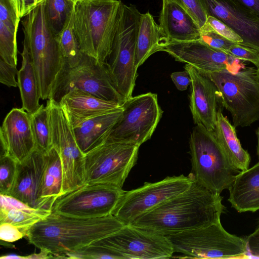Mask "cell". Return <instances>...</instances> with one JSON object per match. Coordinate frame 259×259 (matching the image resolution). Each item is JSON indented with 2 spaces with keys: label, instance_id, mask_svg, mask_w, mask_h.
Segmentation results:
<instances>
[{
  "label": "cell",
  "instance_id": "6da1fadb",
  "mask_svg": "<svg viewBox=\"0 0 259 259\" xmlns=\"http://www.w3.org/2000/svg\"><path fill=\"white\" fill-rule=\"evenodd\" d=\"M223 197L194 180L177 196L136 218L131 224L164 236L205 227L220 221Z\"/></svg>",
  "mask_w": 259,
  "mask_h": 259
},
{
  "label": "cell",
  "instance_id": "7a4b0ae2",
  "mask_svg": "<svg viewBox=\"0 0 259 259\" xmlns=\"http://www.w3.org/2000/svg\"><path fill=\"white\" fill-rule=\"evenodd\" d=\"M124 226L113 215L81 219L52 212L32 226L26 237L30 244L59 258L110 235Z\"/></svg>",
  "mask_w": 259,
  "mask_h": 259
},
{
  "label": "cell",
  "instance_id": "3957f363",
  "mask_svg": "<svg viewBox=\"0 0 259 259\" xmlns=\"http://www.w3.org/2000/svg\"><path fill=\"white\" fill-rule=\"evenodd\" d=\"M21 21L23 44L30 54L39 88L40 99H50L64 60L56 33L49 21L45 1L29 11Z\"/></svg>",
  "mask_w": 259,
  "mask_h": 259
},
{
  "label": "cell",
  "instance_id": "277c9868",
  "mask_svg": "<svg viewBox=\"0 0 259 259\" xmlns=\"http://www.w3.org/2000/svg\"><path fill=\"white\" fill-rule=\"evenodd\" d=\"M122 2L83 0L74 3V31L82 52L105 64L110 55Z\"/></svg>",
  "mask_w": 259,
  "mask_h": 259
},
{
  "label": "cell",
  "instance_id": "5b68a950",
  "mask_svg": "<svg viewBox=\"0 0 259 259\" xmlns=\"http://www.w3.org/2000/svg\"><path fill=\"white\" fill-rule=\"evenodd\" d=\"M189 147L192 165L190 173L194 180L219 194L229 189L241 171L234 166L214 131L196 125L191 133Z\"/></svg>",
  "mask_w": 259,
  "mask_h": 259
},
{
  "label": "cell",
  "instance_id": "8992f818",
  "mask_svg": "<svg viewBox=\"0 0 259 259\" xmlns=\"http://www.w3.org/2000/svg\"><path fill=\"white\" fill-rule=\"evenodd\" d=\"M140 15L135 5L121 3L111 52L106 62L112 81L125 100L132 97L138 76L136 53Z\"/></svg>",
  "mask_w": 259,
  "mask_h": 259
},
{
  "label": "cell",
  "instance_id": "52a82bcc",
  "mask_svg": "<svg viewBox=\"0 0 259 259\" xmlns=\"http://www.w3.org/2000/svg\"><path fill=\"white\" fill-rule=\"evenodd\" d=\"M202 74L215 85L220 102L230 112L235 127L250 126L259 120V81L256 69L249 67L236 72L222 70Z\"/></svg>",
  "mask_w": 259,
  "mask_h": 259
},
{
  "label": "cell",
  "instance_id": "ba28073f",
  "mask_svg": "<svg viewBox=\"0 0 259 259\" xmlns=\"http://www.w3.org/2000/svg\"><path fill=\"white\" fill-rule=\"evenodd\" d=\"M182 258H247L246 239L230 234L221 222L166 236Z\"/></svg>",
  "mask_w": 259,
  "mask_h": 259
},
{
  "label": "cell",
  "instance_id": "9c48e42d",
  "mask_svg": "<svg viewBox=\"0 0 259 259\" xmlns=\"http://www.w3.org/2000/svg\"><path fill=\"white\" fill-rule=\"evenodd\" d=\"M139 147L105 140L84 154L83 185L102 184L122 188L137 162Z\"/></svg>",
  "mask_w": 259,
  "mask_h": 259
},
{
  "label": "cell",
  "instance_id": "30bf717a",
  "mask_svg": "<svg viewBox=\"0 0 259 259\" xmlns=\"http://www.w3.org/2000/svg\"><path fill=\"white\" fill-rule=\"evenodd\" d=\"M121 105V116L105 140L140 147L150 139L162 117L157 96L149 92L132 96Z\"/></svg>",
  "mask_w": 259,
  "mask_h": 259
},
{
  "label": "cell",
  "instance_id": "8fae6325",
  "mask_svg": "<svg viewBox=\"0 0 259 259\" xmlns=\"http://www.w3.org/2000/svg\"><path fill=\"white\" fill-rule=\"evenodd\" d=\"M73 89L121 105L125 101L115 88L106 63H100L84 54L79 64L74 67L63 63L50 99L59 102Z\"/></svg>",
  "mask_w": 259,
  "mask_h": 259
},
{
  "label": "cell",
  "instance_id": "7c38bea8",
  "mask_svg": "<svg viewBox=\"0 0 259 259\" xmlns=\"http://www.w3.org/2000/svg\"><path fill=\"white\" fill-rule=\"evenodd\" d=\"M49 115L52 147L58 152L62 165V195L84 184V155L76 143L72 126L59 102L47 103Z\"/></svg>",
  "mask_w": 259,
  "mask_h": 259
},
{
  "label": "cell",
  "instance_id": "4fadbf2b",
  "mask_svg": "<svg viewBox=\"0 0 259 259\" xmlns=\"http://www.w3.org/2000/svg\"><path fill=\"white\" fill-rule=\"evenodd\" d=\"M125 192L122 188L111 185H83L59 197L52 212L81 219L113 215Z\"/></svg>",
  "mask_w": 259,
  "mask_h": 259
},
{
  "label": "cell",
  "instance_id": "5bb4252c",
  "mask_svg": "<svg viewBox=\"0 0 259 259\" xmlns=\"http://www.w3.org/2000/svg\"><path fill=\"white\" fill-rule=\"evenodd\" d=\"M194 178L167 177L154 183H145L137 189L125 191L113 215L123 225L132 224L141 215L188 189Z\"/></svg>",
  "mask_w": 259,
  "mask_h": 259
},
{
  "label": "cell",
  "instance_id": "9a60e30c",
  "mask_svg": "<svg viewBox=\"0 0 259 259\" xmlns=\"http://www.w3.org/2000/svg\"><path fill=\"white\" fill-rule=\"evenodd\" d=\"M97 242L124 259L169 258L174 253L167 238L154 231L132 224Z\"/></svg>",
  "mask_w": 259,
  "mask_h": 259
},
{
  "label": "cell",
  "instance_id": "2e32d148",
  "mask_svg": "<svg viewBox=\"0 0 259 259\" xmlns=\"http://www.w3.org/2000/svg\"><path fill=\"white\" fill-rule=\"evenodd\" d=\"M161 51L167 53L177 61L190 65L202 73L222 70L236 72L242 68L239 60L210 47L200 39L171 40Z\"/></svg>",
  "mask_w": 259,
  "mask_h": 259
},
{
  "label": "cell",
  "instance_id": "e0dca14e",
  "mask_svg": "<svg viewBox=\"0 0 259 259\" xmlns=\"http://www.w3.org/2000/svg\"><path fill=\"white\" fill-rule=\"evenodd\" d=\"M1 153L20 163L36 149L30 115L22 108H13L6 115L0 128Z\"/></svg>",
  "mask_w": 259,
  "mask_h": 259
},
{
  "label": "cell",
  "instance_id": "ac0fdd59",
  "mask_svg": "<svg viewBox=\"0 0 259 259\" xmlns=\"http://www.w3.org/2000/svg\"><path fill=\"white\" fill-rule=\"evenodd\" d=\"M202 1L207 16L218 19L232 29L242 38L240 44L259 51L258 17L233 0Z\"/></svg>",
  "mask_w": 259,
  "mask_h": 259
},
{
  "label": "cell",
  "instance_id": "d6986e66",
  "mask_svg": "<svg viewBox=\"0 0 259 259\" xmlns=\"http://www.w3.org/2000/svg\"><path fill=\"white\" fill-rule=\"evenodd\" d=\"M184 68L191 79L189 105L193 121L196 125L214 131L220 102L218 90L210 79L190 65L186 64Z\"/></svg>",
  "mask_w": 259,
  "mask_h": 259
},
{
  "label": "cell",
  "instance_id": "ffe728a7",
  "mask_svg": "<svg viewBox=\"0 0 259 259\" xmlns=\"http://www.w3.org/2000/svg\"><path fill=\"white\" fill-rule=\"evenodd\" d=\"M46 153L36 149L28 157L17 164V171L11 195L27 205L38 208Z\"/></svg>",
  "mask_w": 259,
  "mask_h": 259
},
{
  "label": "cell",
  "instance_id": "44dd1931",
  "mask_svg": "<svg viewBox=\"0 0 259 259\" xmlns=\"http://www.w3.org/2000/svg\"><path fill=\"white\" fill-rule=\"evenodd\" d=\"M162 1L159 25L169 41L199 39L201 29L192 17L177 3Z\"/></svg>",
  "mask_w": 259,
  "mask_h": 259
},
{
  "label": "cell",
  "instance_id": "7402d4cb",
  "mask_svg": "<svg viewBox=\"0 0 259 259\" xmlns=\"http://www.w3.org/2000/svg\"><path fill=\"white\" fill-rule=\"evenodd\" d=\"M59 103L71 125L121 107L119 103L98 98L77 89L64 95Z\"/></svg>",
  "mask_w": 259,
  "mask_h": 259
},
{
  "label": "cell",
  "instance_id": "603a6c76",
  "mask_svg": "<svg viewBox=\"0 0 259 259\" xmlns=\"http://www.w3.org/2000/svg\"><path fill=\"white\" fill-rule=\"evenodd\" d=\"M121 107L81 120L72 125L77 145L84 155L105 141L120 118Z\"/></svg>",
  "mask_w": 259,
  "mask_h": 259
},
{
  "label": "cell",
  "instance_id": "cb8c5ba5",
  "mask_svg": "<svg viewBox=\"0 0 259 259\" xmlns=\"http://www.w3.org/2000/svg\"><path fill=\"white\" fill-rule=\"evenodd\" d=\"M229 190L228 201L238 212L259 210V161L240 172Z\"/></svg>",
  "mask_w": 259,
  "mask_h": 259
},
{
  "label": "cell",
  "instance_id": "d4e9b609",
  "mask_svg": "<svg viewBox=\"0 0 259 259\" xmlns=\"http://www.w3.org/2000/svg\"><path fill=\"white\" fill-rule=\"evenodd\" d=\"M0 223H10L27 233L52 213L51 210L32 207L9 195L0 194Z\"/></svg>",
  "mask_w": 259,
  "mask_h": 259
},
{
  "label": "cell",
  "instance_id": "484cf974",
  "mask_svg": "<svg viewBox=\"0 0 259 259\" xmlns=\"http://www.w3.org/2000/svg\"><path fill=\"white\" fill-rule=\"evenodd\" d=\"M63 169L58 151L52 148L46 153V163L40 184L38 208L51 210L57 199L62 195Z\"/></svg>",
  "mask_w": 259,
  "mask_h": 259
},
{
  "label": "cell",
  "instance_id": "4316f807",
  "mask_svg": "<svg viewBox=\"0 0 259 259\" xmlns=\"http://www.w3.org/2000/svg\"><path fill=\"white\" fill-rule=\"evenodd\" d=\"M169 42L153 16L149 12L141 13L136 53L137 68L151 55L161 51Z\"/></svg>",
  "mask_w": 259,
  "mask_h": 259
},
{
  "label": "cell",
  "instance_id": "83f0119b",
  "mask_svg": "<svg viewBox=\"0 0 259 259\" xmlns=\"http://www.w3.org/2000/svg\"><path fill=\"white\" fill-rule=\"evenodd\" d=\"M214 133L219 142L234 166L240 171L249 167L250 156L237 138L235 127L224 116L221 109L217 110Z\"/></svg>",
  "mask_w": 259,
  "mask_h": 259
},
{
  "label": "cell",
  "instance_id": "f1b7e54d",
  "mask_svg": "<svg viewBox=\"0 0 259 259\" xmlns=\"http://www.w3.org/2000/svg\"><path fill=\"white\" fill-rule=\"evenodd\" d=\"M19 19L9 0H0V58L17 66Z\"/></svg>",
  "mask_w": 259,
  "mask_h": 259
},
{
  "label": "cell",
  "instance_id": "f546056e",
  "mask_svg": "<svg viewBox=\"0 0 259 259\" xmlns=\"http://www.w3.org/2000/svg\"><path fill=\"white\" fill-rule=\"evenodd\" d=\"M22 65L17 74L18 87L22 108L31 114L38 110L41 105L38 82L33 62L26 45L23 44Z\"/></svg>",
  "mask_w": 259,
  "mask_h": 259
},
{
  "label": "cell",
  "instance_id": "4dcf8cb0",
  "mask_svg": "<svg viewBox=\"0 0 259 259\" xmlns=\"http://www.w3.org/2000/svg\"><path fill=\"white\" fill-rule=\"evenodd\" d=\"M56 39L63 58V63L71 67L78 64L83 53L74 31L73 7L68 14L62 28L56 34Z\"/></svg>",
  "mask_w": 259,
  "mask_h": 259
},
{
  "label": "cell",
  "instance_id": "1f68e13d",
  "mask_svg": "<svg viewBox=\"0 0 259 259\" xmlns=\"http://www.w3.org/2000/svg\"><path fill=\"white\" fill-rule=\"evenodd\" d=\"M30 115L36 149L47 153L53 148L48 107L42 104L38 110Z\"/></svg>",
  "mask_w": 259,
  "mask_h": 259
},
{
  "label": "cell",
  "instance_id": "d6a6232c",
  "mask_svg": "<svg viewBox=\"0 0 259 259\" xmlns=\"http://www.w3.org/2000/svg\"><path fill=\"white\" fill-rule=\"evenodd\" d=\"M45 3L49 22L57 34L62 28L74 3L70 0H46Z\"/></svg>",
  "mask_w": 259,
  "mask_h": 259
},
{
  "label": "cell",
  "instance_id": "836d02e7",
  "mask_svg": "<svg viewBox=\"0 0 259 259\" xmlns=\"http://www.w3.org/2000/svg\"><path fill=\"white\" fill-rule=\"evenodd\" d=\"M0 163V194L10 195L15 181L18 163L3 153Z\"/></svg>",
  "mask_w": 259,
  "mask_h": 259
},
{
  "label": "cell",
  "instance_id": "e575fe53",
  "mask_svg": "<svg viewBox=\"0 0 259 259\" xmlns=\"http://www.w3.org/2000/svg\"><path fill=\"white\" fill-rule=\"evenodd\" d=\"M183 8L195 20L200 29L205 24L207 15L202 0H167Z\"/></svg>",
  "mask_w": 259,
  "mask_h": 259
},
{
  "label": "cell",
  "instance_id": "d590c367",
  "mask_svg": "<svg viewBox=\"0 0 259 259\" xmlns=\"http://www.w3.org/2000/svg\"><path fill=\"white\" fill-rule=\"evenodd\" d=\"M203 27L234 42L240 44L242 42V38L232 29L222 21L212 16H207L206 22Z\"/></svg>",
  "mask_w": 259,
  "mask_h": 259
},
{
  "label": "cell",
  "instance_id": "8d00e7d4",
  "mask_svg": "<svg viewBox=\"0 0 259 259\" xmlns=\"http://www.w3.org/2000/svg\"><path fill=\"white\" fill-rule=\"evenodd\" d=\"M210 47L228 54V51L234 44L217 33L206 28H201L199 39Z\"/></svg>",
  "mask_w": 259,
  "mask_h": 259
},
{
  "label": "cell",
  "instance_id": "74e56055",
  "mask_svg": "<svg viewBox=\"0 0 259 259\" xmlns=\"http://www.w3.org/2000/svg\"><path fill=\"white\" fill-rule=\"evenodd\" d=\"M228 54L233 57L253 64L259 68V51L239 43H234L228 51Z\"/></svg>",
  "mask_w": 259,
  "mask_h": 259
},
{
  "label": "cell",
  "instance_id": "f35d334b",
  "mask_svg": "<svg viewBox=\"0 0 259 259\" xmlns=\"http://www.w3.org/2000/svg\"><path fill=\"white\" fill-rule=\"evenodd\" d=\"M27 233L26 231L10 223H1L0 239L1 241L13 242L26 236Z\"/></svg>",
  "mask_w": 259,
  "mask_h": 259
},
{
  "label": "cell",
  "instance_id": "ab89813d",
  "mask_svg": "<svg viewBox=\"0 0 259 259\" xmlns=\"http://www.w3.org/2000/svg\"><path fill=\"white\" fill-rule=\"evenodd\" d=\"M18 71L17 66L11 65L0 58V82L8 87H17L16 76Z\"/></svg>",
  "mask_w": 259,
  "mask_h": 259
},
{
  "label": "cell",
  "instance_id": "60d3db41",
  "mask_svg": "<svg viewBox=\"0 0 259 259\" xmlns=\"http://www.w3.org/2000/svg\"><path fill=\"white\" fill-rule=\"evenodd\" d=\"M170 77L176 88L181 91L186 90L191 81L190 74L186 70L173 72Z\"/></svg>",
  "mask_w": 259,
  "mask_h": 259
},
{
  "label": "cell",
  "instance_id": "b9f144b4",
  "mask_svg": "<svg viewBox=\"0 0 259 259\" xmlns=\"http://www.w3.org/2000/svg\"><path fill=\"white\" fill-rule=\"evenodd\" d=\"M248 255L259 258V225L246 238Z\"/></svg>",
  "mask_w": 259,
  "mask_h": 259
},
{
  "label": "cell",
  "instance_id": "7bdbcfd3",
  "mask_svg": "<svg viewBox=\"0 0 259 259\" xmlns=\"http://www.w3.org/2000/svg\"><path fill=\"white\" fill-rule=\"evenodd\" d=\"M38 253H33L26 256L8 254L3 256L4 259H47L54 258V255L46 249H40Z\"/></svg>",
  "mask_w": 259,
  "mask_h": 259
},
{
  "label": "cell",
  "instance_id": "ee69618b",
  "mask_svg": "<svg viewBox=\"0 0 259 259\" xmlns=\"http://www.w3.org/2000/svg\"><path fill=\"white\" fill-rule=\"evenodd\" d=\"M243 8L259 17V0H233Z\"/></svg>",
  "mask_w": 259,
  "mask_h": 259
},
{
  "label": "cell",
  "instance_id": "f6af8a7d",
  "mask_svg": "<svg viewBox=\"0 0 259 259\" xmlns=\"http://www.w3.org/2000/svg\"><path fill=\"white\" fill-rule=\"evenodd\" d=\"M255 134L257 138V145L256 147V153L259 159V127H257L255 131Z\"/></svg>",
  "mask_w": 259,
  "mask_h": 259
},
{
  "label": "cell",
  "instance_id": "bcb514c9",
  "mask_svg": "<svg viewBox=\"0 0 259 259\" xmlns=\"http://www.w3.org/2000/svg\"><path fill=\"white\" fill-rule=\"evenodd\" d=\"M11 5L12 6L16 14V5L15 0H9Z\"/></svg>",
  "mask_w": 259,
  "mask_h": 259
},
{
  "label": "cell",
  "instance_id": "7dc6e473",
  "mask_svg": "<svg viewBox=\"0 0 259 259\" xmlns=\"http://www.w3.org/2000/svg\"><path fill=\"white\" fill-rule=\"evenodd\" d=\"M46 0H34L35 7L44 2Z\"/></svg>",
  "mask_w": 259,
  "mask_h": 259
},
{
  "label": "cell",
  "instance_id": "c3c4849f",
  "mask_svg": "<svg viewBox=\"0 0 259 259\" xmlns=\"http://www.w3.org/2000/svg\"><path fill=\"white\" fill-rule=\"evenodd\" d=\"M256 75L259 81V68H256Z\"/></svg>",
  "mask_w": 259,
  "mask_h": 259
},
{
  "label": "cell",
  "instance_id": "681fc988",
  "mask_svg": "<svg viewBox=\"0 0 259 259\" xmlns=\"http://www.w3.org/2000/svg\"><path fill=\"white\" fill-rule=\"evenodd\" d=\"M71 2H72L73 3H76L77 2L82 1L83 0H70Z\"/></svg>",
  "mask_w": 259,
  "mask_h": 259
}]
</instances>
